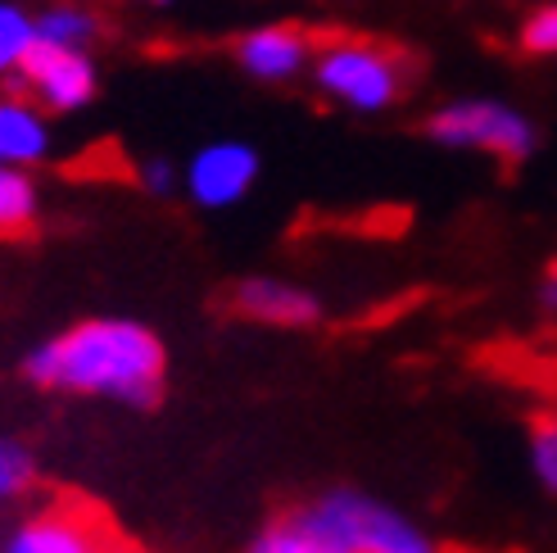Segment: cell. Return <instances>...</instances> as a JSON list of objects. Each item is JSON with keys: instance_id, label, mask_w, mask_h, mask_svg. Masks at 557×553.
I'll use <instances>...</instances> for the list:
<instances>
[{"instance_id": "4fadbf2b", "label": "cell", "mask_w": 557, "mask_h": 553, "mask_svg": "<svg viewBox=\"0 0 557 553\" xmlns=\"http://www.w3.org/2000/svg\"><path fill=\"white\" fill-rule=\"evenodd\" d=\"M37 23V41H50V46H69V50H91L100 41V14L77 5V0H54L41 14H33Z\"/></svg>"}, {"instance_id": "e0dca14e", "label": "cell", "mask_w": 557, "mask_h": 553, "mask_svg": "<svg viewBox=\"0 0 557 553\" xmlns=\"http://www.w3.org/2000/svg\"><path fill=\"white\" fill-rule=\"evenodd\" d=\"M531 472L540 477L544 490L557 494V418H544L531 431Z\"/></svg>"}, {"instance_id": "8fae6325", "label": "cell", "mask_w": 557, "mask_h": 553, "mask_svg": "<svg viewBox=\"0 0 557 553\" xmlns=\"http://www.w3.org/2000/svg\"><path fill=\"white\" fill-rule=\"evenodd\" d=\"M50 159V119L33 96H0V163L41 169Z\"/></svg>"}, {"instance_id": "9a60e30c", "label": "cell", "mask_w": 557, "mask_h": 553, "mask_svg": "<svg viewBox=\"0 0 557 553\" xmlns=\"http://www.w3.org/2000/svg\"><path fill=\"white\" fill-rule=\"evenodd\" d=\"M33 41H37L33 14H27L23 5H14V0H0V77L18 73L23 54L33 50Z\"/></svg>"}, {"instance_id": "ac0fdd59", "label": "cell", "mask_w": 557, "mask_h": 553, "mask_svg": "<svg viewBox=\"0 0 557 553\" xmlns=\"http://www.w3.org/2000/svg\"><path fill=\"white\" fill-rule=\"evenodd\" d=\"M141 186L150 191L154 200H173L177 191H182V169L169 159V155H154L141 163Z\"/></svg>"}, {"instance_id": "5b68a950", "label": "cell", "mask_w": 557, "mask_h": 553, "mask_svg": "<svg viewBox=\"0 0 557 553\" xmlns=\"http://www.w3.org/2000/svg\"><path fill=\"white\" fill-rule=\"evenodd\" d=\"M14 77L46 114H77L100 91V69L91 60V50H69L50 41H33Z\"/></svg>"}, {"instance_id": "52a82bcc", "label": "cell", "mask_w": 557, "mask_h": 553, "mask_svg": "<svg viewBox=\"0 0 557 553\" xmlns=\"http://www.w3.org/2000/svg\"><path fill=\"white\" fill-rule=\"evenodd\" d=\"M313 50H318V41L304 33V27L272 23V27L245 33L232 46V60L240 64L245 77H255V82H295L299 73H309Z\"/></svg>"}, {"instance_id": "7a4b0ae2", "label": "cell", "mask_w": 557, "mask_h": 553, "mask_svg": "<svg viewBox=\"0 0 557 553\" xmlns=\"http://www.w3.org/2000/svg\"><path fill=\"white\" fill-rule=\"evenodd\" d=\"M313 87L354 114H385L408 91V64L399 50L363 37H331L313 50Z\"/></svg>"}, {"instance_id": "5bb4252c", "label": "cell", "mask_w": 557, "mask_h": 553, "mask_svg": "<svg viewBox=\"0 0 557 553\" xmlns=\"http://www.w3.org/2000/svg\"><path fill=\"white\" fill-rule=\"evenodd\" d=\"M33 486H37V454L18 435L0 431V508L27 500Z\"/></svg>"}, {"instance_id": "8992f818", "label": "cell", "mask_w": 557, "mask_h": 553, "mask_svg": "<svg viewBox=\"0 0 557 553\" xmlns=\"http://www.w3.org/2000/svg\"><path fill=\"white\" fill-rule=\"evenodd\" d=\"M259 173H263V155L249 142L227 136V142H209L190 155V163L182 169V191L200 209H232L255 191Z\"/></svg>"}, {"instance_id": "ba28073f", "label": "cell", "mask_w": 557, "mask_h": 553, "mask_svg": "<svg viewBox=\"0 0 557 553\" xmlns=\"http://www.w3.org/2000/svg\"><path fill=\"white\" fill-rule=\"evenodd\" d=\"M232 314L263 322V327H318L322 322V299L309 286L282 282V276H240L232 286Z\"/></svg>"}, {"instance_id": "30bf717a", "label": "cell", "mask_w": 557, "mask_h": 553, "mask_svg": "<svg viewBox=\"0 0 557 553\" xmlns=\"http://www.w3.org/2000/svg\"><path fill=\"white\" fill-rule=\"evenodd\" d=\"M245 553H349L341 531L331 527V517L318 508V500H309L304 508H290L276 521L249 540Z\"/></svg>"}, {"instance_id": "ffe728a7", "label": "cell", "mask_w": 557, "mask_h": 553, "mask_svg": "<svg viewBox=\"0 0 557 553\" xmlns=\"http://www.w3.org/2000/svg\"><path fill=\"white\" fill-rule=\"evenodd\" d=\"M146 5H169V0H146Z\"/></svg>"}, {"instance_id": "7c38bea8", "label": "cell", "mask_w": 557, "mask_h": 553, "mask_svg": "<svg viewBox=\"0 0 557 553\" xmlns=\"http://www.w3.org/2000/svg\"><path fill=\"white\" fill-rule=\"evenodd\" d=\"M41 218V186L27 169L0 163V241L27 236Z\"/></svg>"}, {"instance_id": "3957f363", "label": "cell", "mask_w": 557, "mask_h": 553, "mask_svg": "<svg viewBox=\"0 0 557 553\" xmlns=\"http://www.w3.org/2000/svg\"><path fill=\"white\" fill-rule=\"evenodd\" d=\"M422 132L444 150H481L504 163H525L540 150V127L504 100H454L435 109Z\"/></svg>"}, {"instance_id": "2e32d148", "label": "cell", "mask_w": 557, "mask_h": 553, "mask_svg": "<svg viewBox=\"0 0 557 553\" xmlns=\"http://www.w3.org/2000/svg\"><path fill=\"white\" fill-rule=\"evenodd\" d=\"M521 50L535 54V60H553V54H557V0H548V5L525 14V23H521Z\"/></svg>"}, {"instance_id": "9c48e42d", "label": "cell", "mask_w": 557, "mask_h": 553, "mask_svg": "<svg viewBox=\"0 0 557 553\" xmlns=\"http://www.w3.org/2000/svg\"><path fill=\"white\" fill-rule=\"evenodd\" d=\"M0 553H109V540L96 521L69 508L27 513L18 527L0 540Z\"/></svg>"}, {"instance_id": "277c9868", "label": "cell", "mask_w": 557, "mask_h": 553, "mask_svg": "<svg viewBox=\"0 0 557 553\" xmlns=\"http://www.w3.org/2000/svg\"><path fill=\"white\" fill-rule=\"evenodd\" d=\"M318 508L331 517L349 553H435V540L404 508L372 500L363 490L336 486L318 494Z\"/></svg>"}, {"instance_id": "d6986e66", "label": "cell", "mask_w": 557, "mask_h": 553, "mask_svg": "<svg viewBox=\"0 0 557 553\" xmlns=\"http://www.w3.org/2000/svg\"><path fill=\"white\" fill-rule=\"evenodd\" d=\"M540 304L548 314H557V259L548 263V272H544V286H540Z\"/></svg>"}, {"instance_id": "6da1fadb", "label": "cell", "mask_w": 557, "mask_h": 553, "mask_svg": "<svg viewBox=\"0 0 557 553\" xmlns=\"http://www.w3.org/2000/svg\"><path fill=\"white\" fill-rule=\"evenodd\" d=\"M18 372L27 385L50 395L159 408L169 381V349L154 327L136 318H82L37 341L18 358Z\"/></svg>"}]
</instances>
